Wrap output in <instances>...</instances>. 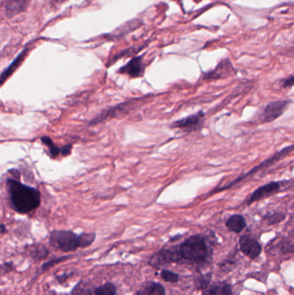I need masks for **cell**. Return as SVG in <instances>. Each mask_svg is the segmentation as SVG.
I'll return each mask as SVG.
<instances>
[{"label":"cell","instance_id":"6da1fadb","mask_svg":"<svg viewBox=\"0 0 294 295\" xmlns=\"http://www.w3.org/2000/svg\"><path fill=\"white\" fill-rule=\"evenodd\" d=\"M7 188L11 205L18 214H29L37 209L41 204V194L35 187L9 179L7 181Z\"/></svg>","mask_w":294,"mask_h":295},{"label":"cell","instance_id":"7a4b0ae2","mask_svg":"<svg viewBox=\"0 0 294 295\" xmlns=\"http://www.w3.org/2000/svg\"><path fill=\"white\" fill-rule=\"evenodd\" d=\"M96 234L81 233L70 231H53L50 234V243L53 248L62 252L74 251L78 248H88L94 243Z\"/></svg>","mask_w":294,"mask_h":295},{"label":"cell","instance_id":"3957f363","mask_svg":"<svg viewBox=\"0 0 294 295\" xmlns=\"http://www.w3.org/2000/svg\"><path fill=\"white\" fill-rule=\"evenodd\" d=\"M179 247L181 258L192 263H204L209 256L206 240L200 234L188 237Z\"/></svg>","mask_w":294,"mask_h":295},{"label":"cell","instance_id":"277c9868","mask_svg":"<svg viewBox=\"0 0 294 295\" xmlns=\"http://www.w3.org/2000/svg\"><path fill=\"white\" fill-rule=\"evenodd\" d=\"M294 150V144H291L290 146L285 147L284 149H281L280 151H278L276 154H274L273 156H271L270 158H268L265 161H262L259 165H257L256 167H253L250 171L246 173L244 175L242 176H239L238 178H236V180H234L232 182H230L229 184L224 186V187H219V188H216L215 190L212 192V194L216 193H219V192H222V191L228 190L230 189L231 187H233L234 186L238 184L240 182H242V181L247 180V178H249L251 176H253L254 175H256L257 173L262 171V170H265L267 167H270V166H273L274 164L276 163L277 161H280L281 159L287 156V155Z\"/></svg>","mask_w":294,"mask_h":295},{"label":"cell","instance_id":"5b68a950","mask_svg":"<svg viewBox=\"0 0 294 295\" xmlns=\"http://www.w3.org/2000/svg\"><path fill=\"white\" fill-rule=\"evenodd\" d=\"M291 101L289 100H279L271 101L263 106L257 113V122L259 123H269L274 122L282 116Z\"/></svg>","mask_w":294,"mask_h":295},{"label":"cell","instance_id":"8992f818","mask_svg":"<svg viewBox=\"0 0 294 295\" xmlns=\"http://www.w3.org/2000/svg\"><path fill=\"white\" fill-rule=\"evenodd\" d=\"M237 73L230 59H223L213 70L203 73V79L205 80H219L233 77Z\"/></svg>","mask_w":294,"mask_h":295},{"label":"cell","instance_id":"52a82bcc","mask_svg":"<svg viewBox=\"0 0 294 295\" xmlns=\"http://www.w3.org/2000/svg\"><path fill=\"white\" fill-rule=\"evenodd\" d=\"M204 117H205L204 111H198L197 113L175 121L172 123L171 127L174 129H180L185 132H198L204 127Z\"/></svg>","mask_w":294,"mask_h":295},{"label":"cell","instance_id":"ba28073f","mask_svg":"<svg viewBox=\"0 0 294 295\" xmlns=\"http://www.w3.org/2000/svg\"><path fill=\"white\" fill-rule=\"evenodd\" d=\"M284 186L283 181H271L268 184L257 187L246 200V205H250L262 199H268L271 196L280 193V189Z\"/></svg>","mask_w":294,"mask_h":295},{"label":"cell","instance_id":"9c48e42d","mask_svg":"<svg viewBox=\"0 0 294 295\" xmlns=\"http://www.w3.org/2000/svg\"><path fill=\"white\" fill-rule=\"evenodd\" d=\"M181 259L182 258L180 252V247L162 248L151 257L149 264L155 269H158L159 267L162 266L166 263H178Z\"/></svg>","mask_w":294,"mask_h":295},{"label":"cell","instance_id":"30bf717a","mask_svg":"<svg viewBox=\"0 0 294 295\" xmlns=\"http://www.w3.org/2000/svg\"><path fill=\"white\" fill-rule=\"evenodd\" d=\"M239 245L241 251L251 259H256L262 254V246L256 238L247 235L242 236L239 240Z\"/></svg>","mask_w":294,"mask_h":295},{"label":"cell","instance_id":"8fae6325","mask_svg":"<svg viewBox=\"0 0 294 295\" xmlns=\"http://www.w3.org/2000/svg\"><path fill=\"white\" fill-rule=\"evenodd\" d=\"M144 71V64L143 62V56H137L131 59V61L121 67L118 73L127 74L131 78H137L143 75Z\"/></svg>","mask_w":294,"mask_h":295},{"label":"cell","instance_id":"7c38bea8","mask_svg":"<svg viewBox=\"0 0 294 295\" xmlns=\"http://www.w3.org/2000/svg\"><path fill=\"white\" fill-rule=\"evenodd\" d=\"M225 225L229 231L234 233H240L244 230L247 223L244 217L240 214H233L227 219Z\"/></svg>","mask_w":294,"mask_h":295},{"label":"cell","instance_id":"4fadbf2b","mask_svg":"<svg viewBox=\"0 0 294 295\" xmlns=\"http://www.w3.org/2000/svg\"><path fill=\"white\" fill-rule=\"evenodd\" d=\"M28 6V0H6V13L8 17H13L24 12Z\"/></svg>","mask_w":294,"mask_h":295},{"label":"cell","instance_id":"5bb4252c","mask_svg":"<svg viewBox=\"0 0 294 295\" xmlns=\"http://www.w3.org/2000/svg\"><path fill=\"white\" fill-rule=\"evenodd\" d=\"M202 295H232V291L227 283L217 282L207 286Z\"/></svg>","mask_w":294,"mask_h":295},{"label":"cell","instance_id":"9a60e30c","mask_svg":"<svg viewBox=\"0 0 294 295\" xmlns=\"http://www.w3.org/2000/svg\"><path fill=\"white\" fill-rule=\"evenodd\" d=\"M137 295H166V292L161 284L150 281L139 290Z\"/></svg>","mask_w":294,"mask_h":295},{"label":"cell","instance_id":"2e32d148","mask_svg":"<svg viewBox=\"0 0 294 295\" xmlns=\"http://www.w3.org/2000/svg\"><path fill=\"white\" fill-rule=\"evenodd\" d=\"M27 50H24L22 52L18 55V57L15 59L13 62H12V64L10 65L8 68H6V70L4 71L2 74H1V83L3 84L5 80H6L8 77L12 74L13 72H14L16 69H17V67L21 64V62H23V60H24V57H25V55H26Z\"/></svg>","mask_w":294,"mask_h":295},{"label":"cell","instance_id":"e0dca14e","mask_svg":"<svg viewBox=\"0 0 294 295\" xmlns=\"http://www.w3.org/2000/svg\"><path fill=\"white\" fill-rule=\"evenodd\" d=\"M286 219V215L282 212H274V213H268L264 216L262 217V219L267 223L268 225H274L277 224L285 221Z\"/></svg>","mask_w":294,"mask_h":295},{"label":"cell","instance_id":"ac0fdd59","mask_svg":"<svg viewBox=\"0 0 294 295\" xmlns=\"http://www.w3.org/2000/svg\"><path fill=\"white\" fill-rule=\"evenodd\" d=\"M95 295H117V286L111 282H106L94 290Z\"/></svg>","mask_w":294,"mask_h":295},{"label":"cell","instance_id":"d6986e66","mask_svg":"<svg viewBox=\"0 0 294 295\" xmlns=\"http://www.w3.org/2000/svg\"><path fill=\"white\" fill-rule=\"evenodd\" d=\"M41 142L44 143L45 146L48 147L49 152H50V155L51 157H57L60 154H61V149L56 146V144L53 142L52 139L47 137V136L43 137L41 138Z\"/></svg>","mask_w":294,"mask_h":295},{"label":"cell","instance_id":"ffe728a7","mask_svg":"<svg viewBox=\"0 0 294 295\" xmlns=\"http://www.w3.org/2000/svg\"><path fill=\"white\" fill-rule=\"evenodd\" d=\"M160 276L163 279L164 281L166 282H177L180 280V276L178 274H175L174 272L169 271L164 269L160 273Z\"/></svg>","mask_w":294,"mask_h":295},{"label":"cell","instance_id":"44dd1931","mask_svg":"<svg viewBox=\"0 0 294 295\" xmlns=\"http://www.w3.org/2000/svg\"><path fill=\"white\" fill-rule=\"evenodd\" d=\"M69 258L68 256H66V257H59V258H56V259H53V260L50 261V262H48V263H44L43 264V266H41V271H45V270H47V269H50V268H52V267L55 266L56 264H58V263H61V262H63V261L67 260Z\"/></svg>","mask_w":294,"mask_h":295},{"label":"cell","instance_id":"7402d4cb","mask_svg":"<svg viewBox=\"0 0 294 295\" xmlns=\"http://www.w3.org/2000/svg\"><path fill=\"white\" fill-rule=\"evenodd\" d=\"M280 248L283 254L292 253L294 252V243L289 240H284L280 243Z\"/></svg>","mask_w":294,"mask_h":295},{"label":"cell","instance_id":"603a6c76","mask_svg":"<svg viewBox=\"0 0 294 295\" xmlns=\"http://www.w3.org/2000/svg\"><path fill=\"white\" fill-rule=\"evenodd\" d=\"M294 87V75L289 76L282 82L283 88H291Z\"/></svg>","mask_w":294,"mask_h":295},{"label":"cell","instance_id":"cb8c5ba5","mask_svg":"<svg viewBox=\"0 0 294 295\" xmlns=\"http://www.w3.org/2000/svg\"><path fill=\"white\" fill-rule=\"evenodd\" d=\"M69 275H68V274H62V275H58L56 278L60 283H62L67 280V278L69 277Z\"/></svg>","mask_w":294,"mask_h":295},{"label":"cell","instance_id":"d4e9b609","mask_svg":"<svg viewBox=\"0 0 294 295\" xmlns=\"http://www.w3.org/2000/svg\"><path fill=\"white\" fill-rule=\"evenodd\" d=\"M6 227H5V225H4V224H2V225H1V234H2V235H4V234L6 233Z\"/></svg>","mask_w":294,"mask_h":295},{"label":"cell","instance_id":"484cf974","mask_svg":"<svg viewBox=\"0 0 294 295\" xmlns=\"http://www.w3.org/2000/svg\"><path fill=\"white\" fill-rule=\"evenodd\" d=\"M54 1H56V2H61L62 0H54Z\"/></svg>","mask_w":294,"mask_h":295}]
</instances>
